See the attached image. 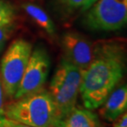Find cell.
<instances>
[{"instance_id": "obj_2", "label": "cell", "mask_w": 127, "mask_h": 127, "mask_svg": "<svg viewBox=\"0 0 127 127\" xmlns=\"http://www.w3.org/2000/svg\"><path fill=\"white\" fill-rule=\"evenodd\" d=\"M4 117L32 127H56L61 121L54 100L44 89L7 103Z\"/></svg>"}, {"instance_id": "obj_14", "label": "cell", "mask_w": 127, "mask_h": 127, "mask_svg": "<svg viewBox=\"0 0 127 127\" xmlns=\"http://www.w3.org/2000/svg\"><path fill=\"white\" fill-rule=\"evenodd\" d=\"M3 127H32V126H27L26 124L18 122V121L13 120H10V119L5 117L3 121Z\"/></svg>"}, {"instance_id": "obj_6", "label": "cell", "mask_w": 127, "mask_h": 127, "mask_svg": "<svg viewBox=\"0 0 127 127\" xmlns=\"http://www.w3.org/2000/svg\"><path fill=\"white\" fill-rule=\"evenodd\" d=\"M50 68V59L44 48L37 47L31 53L22 80L13 98L17 99L44 90Z\"/></svg>"}, {"instance_id": "obj_18", "label": "cell", "mask_w": 127, "mask_h": 127, "mask_svg": "<svg viewBox=\"0 0 127 127\" xmlns=\"http://www.w3.org/2000/svg\"><path fill=\"white\" fill-rule=\"evenodd\" d=\"M5 117L4 116H0V127H3V121Z\"/></svg>"}, {"instance_id": "obj_12", "label": "cell", "mask_w": 127, "mask_h": 127, "mask_svg": "<svg viewBox=\"0 0 127 127\" xmlns=\"http://www.w3.org/2000/svg\"><path fill=\"white\" fill-rule=\"evenodd\" d=\"M85 1L86 0H58L62 6L70 12L82 7Z\"/></svg>"}, {"instance_id": "obj_8", "label": "cell", "mask_w": 127, "mask_h": 127, "mask_svg": "<svg viewBox=\"0 0 127 127\" xmlns=\"http://www.w3.org/2000/svg\"><path fill=\"white\" fill-rule=\"evenodd\" d=\"M127 112V83L117 86L100 107L99 115L104 121L114 122Z\"/></svg>"}, {"instance_id": "obj_16", "label": "cell", "mask_w": 127, "mask_h": 127, "mask_svg": "<svg viewBox=\"0 0 127 127\" xmlns=\"http://www.w3.org/2000/svg\"><path fill=\"white\" fill-rule=\"evenodd\" d=\"M3 88H2V84L0 77V116H4V103H3Z\"/></svg>"}, {"instance_id": "obj_10", "label": "cell", "mask_w": 127, "mask_h": 127, "mask_svg": "<svg viewBox=\"0 0 127 127\" xmlns=\"http://www.w3.org/2000/svg\"><path fill=\"white\" fill-rule=\"evenodd\" d=\"M23 8L40 27L51 35L55 33V26L48 14L39 7L34 4L26 3L23 5Z\"/></svg>"}, {"instance_id": "obj_15", "label": "cell", "mask_w": 127, "mask_h": 127, "mask_svg": "<svg viewBox=\"0 0 127 127\" xmlns=\"http://www.w3.org/2000/svg\"><path fill=\"white\" fill-rule=\"evenodd\" d=\"M114 124L113 127H127V112L121 115Z\"/></svg>"}, {"instance_id": "obj_7", "label": "cell", "mask_w": 127, "mask_h": 127, "mask_svg": "<svg viewBox=\"0 0 127 127\" xmlns=\"http://www.w3.org/2000/svg\"><path fill=\"white\" fill-rule=\"evenodd\" d=\"M64 58L82 71L87 68L94 57V45L76 32H66L62 38Z\"/></svg>"}, {"instance_id": "obj_1", "label": "cell", "mask_w": 127, "mask_h": 127, "mask_svg": "<svg viewBox=\"0 0 127 127\" xmlns=\"http://www.w3.org/2000/svg\"><path fill=\"white\" fill-rule=\"evenodd\" d=\"M126 72L127 49L125 45L108 41L94 46L93 60L83 71L80 88L85 108H99Z\"/></svg>"}, {"instance_id": "obj_13", "label": "cell", "mask_w": 127, "mask_h": 127, "mask_svg": "<svg viewBox=\"0 0 127 127\" xmlns=\"http://www.w3.org/2000/svg\"><path fill=\"white\" fill-rule=\"evenodd\" d=\"M11 26H2L0 25V53L3 48L5 42L7 41V38L11 33Z\"/></svg>"}, {"instance_id": "obj_5", "label": "cell", "mask_w": 127, "mask_h": 127, "mask_svg": "<svg viewBox=\"0 0 127 127\" xmlns=\"http://www.w3.org/2000/svg\"><path fill=\"white\" fill-rule=\"evenodd\" d=\"M84 17L92 31H116L127 26V0H97Z\"/></svg>"}, {"instance_id": "obj_17", "label": "cell", "mask_w": 127, "mask_h": 127, "mask_svg": "<svg viewBox=\"0 0 127 127\" xmlns=\"http://www.w3.org/2000/svg\"><path fill=\"white\" fill-rule=\"evenodd\" d=\"M96 1L97 0H86L82 7V11H86L87 9H89Z\"/></svg>"}, {"instance_id": "obj_9", "label": "cell", "mask_w": 127, "mask_h": 127, "mask_svg": "<svg viewBox=\"0 0 127 127\" xmlns=\"http://www.w3.org/2000/svg\"><path fill=\"white\" fill-rule=\"evenodd\" d=\"M56 127H101V124L92 110L75 107Z\"/></svg>"}, {"instance_id": "obj_4", "label": "cell", "mask_w": 127, "mask_h": 127, "mask_svg": "<svg viewBox=\"0 0 127 127\" xmlns=\"http://www.w3.org/2000/svg\"><path fill=\"white\" fill-rule=\"evenodd\" d=\"M32 45L24 39L13 41L5 52L0 63V77L5 95L13 98L22 80L30 58Z\"/></svg>"}, {"instance_id": "obj_11", "label": "cell", "mask_w": 127, "mask_h": 127, "mask_svg": "<svg viewBox=\"0 0 127 127\" xmlns=\"http://www.w3.org/2000/svg\"><path fill=\"white\" fill-rule=\"evenodd\" d=\"M15 19V10L12 5L0 0V25L11 26Z\"/></svg>"}, {"instance_id": "obj_3", "label": "cell", "mask_w": 127, "mask_h": 127, "mask_svg": "<svg viewBox=\"0 0 127 127\" xmlns=\"http://www.w3.org/2000/svg\"><path fill=\"white\" fill-rule=\"evenodd\" d=\"M83 71L64 58L57 67L49 85V93L58 107L61 120L75 107Z\"/></svg>"}]
</instances>
